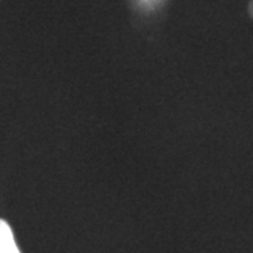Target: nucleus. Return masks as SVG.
Masks as SVG:
<instances>
[{
  "instance_id": "1",
  "label": "nucleus",
  "mask_w": 253,
  "mask_h": 253,
  "mask_svg": "<svg viewBox=\"0 0 253 253\" xmlns=\"http://www.w3.org/2000/svg\"><path fill=\"white\" fill-rule=\"evenodd\" d=\"M0 253H20L10 225L0 219Z\"/></svg>"
},
{
  "instance_id": "2",
  "label": "nucleus",
  "mask_w": 253,
  "mask_h": 253,
  "mask_svg": "<svg viewBox=\"0 0 253 253\" xmlns=\"http://www.w3.org/2000/svg\"><path fill=\"white\" fill-rule=\"evenodd\" d=\"M248 13H249V16L253 18V0H251L249 4H248Z\"/></svg>"
}]
</instances>
